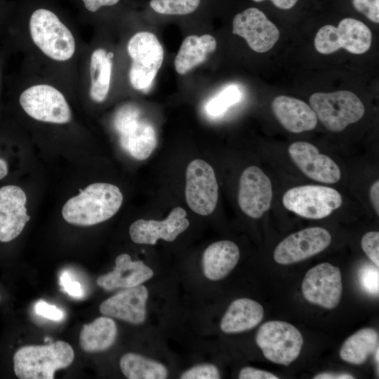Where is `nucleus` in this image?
I'll return each mask as SVG.
<instances>
[{
    "mask_svg": "<svg viewBox=\"0 0 379 379\" xmlns=\"http://www.w3.org/2000/svg\"><path fill=\"white\" fill-rule=\"evenodd\" d=\"M147 298V288L140 284L107 298L101 303L99 310L105 316L140 324L145 320Z\"/></svg>",
    "mask_w": 379,
    "mask_h": 379,
    "instance_id": "nucleus-19",
    "label": "nucleus"
},
{
    "mask_svg": "<svg viewBox=\"0 0 379 379\" xmlns=\"http://www.w3.org/2000/svg\"><path fill=\"white\" fill-rule=\"evenodd\" d=\"M154 275L152 270L142 261H132L126 253L118 255L114 270L98 277L97 284L105 291L128 288L142 284Z\"/></svg>",
    "mask_w": 379,
    "mask_h": 379,
    "instance_id": "nucleus-21",
    "label": "nucleus"
},
{
    "mask_svg": "<svg viewBox=\"0 0 379 379\" xmlns=\"http://www.w3.org/2000/svg\"><path fill=\"white\" fill-rule=\"evenodd\" d=\"M359 283L361 288L367 293L378 295L379 292L378 267L364 265L358 271Z\"/></svg>",
    "mask_w": 379,
    "mask_h": 379,
    "instance_id": "nucleus-31",
    "label": "nucleus"
},
{
    "mask_svg": "<svg viewBox=\"0 0 379 379\" xmlns=\"http://www.w3.org/2000/svg\"><path fill=\"white\" fill-rule=\"evenodd\" d=\"M217 47L213 36L192 34L182 41L174 60V67L180 75H185L204 62Z\"/></svg>",
    "mask_w": 379,
    "mask_h": 379,
    "instance_id": "nucleus-25",
    "label": "nucleus"
},
{
    "mask_svg": "<svg viewBox=\"0 0 379 379\" xmlns=\"http://www.w3.org/2000/svg\"><path fill=\"white\" fill-rule=\"evenodd\" d=\"M127 59L126 79L131 88L145 90L151 85L162 66L164 52L157 36L137 31L124 40L121 47Z\"/></svg>",
    "mask_w": 379,
    "mask_h": 379,
    "instance_id": "nucleus-4",
    "label": "nucleus"
},
{
    "mask_svg": "<svg viewBox=\"0 0 379 379\" xmlns=\"http://www.w3.org/2000/svg\"><path fill=\"white\" fill-rule=\"evenodd\" d=\"M314 379H353L354 377L349 373H322L316 375Z\"/></svg>",
    "mask_w": 379,
    "mask_h": 379,
    "instance_id": "nucleus-39",
    "label": "nucleus"
},
{
    "mask_svg": "<svg viewBox=\"0 0 379 379\" xmlns=\"http://www.w3.org/2000/svg\"><path fill=\"white\" fill-rule=\"evenodd\" d=\"M317 119L329 131L340 132L359 121L365 113L360 99L349 91L314 93L309 100Z\"/></svg>",
    "mask_w": 379,
    "mask_h": 379,
    "instance_id": "nucleus-7",
    "label": "nucleus"
},
{
    "mask_svg": "<svg viewBox=\"0 0 379 379\" xmlns=\"http://www.w3.org/2000/svg\"><path fill=\"white\" fill-rule=\"evenodd\" d=\"M343 203L335 189L322 185H301L288 190L283 196L284 206L308 219H321L331 215Z\"/></svg>",
    "mask_w": 379,
    "mask_h": 379,
    "instance_id": "nucleus-10",
    "label": "nucleus"
},
{
    "mask_svg": "<svg viewBox=\"0 0 379 379\" xmlns=\"http://www.w3.org/2000/svg\"><path fill=\"white\" fill-rule=\"evenodd\" d=\"M26 202V194L20 187L10 185L0 188V241L15 239L30 220Z\"/></svg>",
    "mask_w": 379,
    "mask_h": 379,
    "instance_id": "nucleus-18",
    "label": "nucleus"
},
{
    "mask_svg": "<svg viewBox=\"0 0 379 379\" xmlns=\"http://www.w3.org/2000/svg\"><path fill=\"white\" fill-rule=\"evenodd\" d=\"M264 310L258 302L247 298L234 300L220 321V327L225 333H237L255 327L262 320Z\"/></svg>",
    "mask_w": 379,
    "mask_h": 379,
    "instance_id": "nucleus-24",
    "label": "nucleus"
},
{
    "mask_svg": "<svg viewBox=\"0 0 379 379\" xmlns=\"http://www.w3.org/2000/svg\"><path fill=\"white\" fill-rule=\"evenodd\" d=\"M113 126L121 147L136 159H147L157 147L154 128L142 118L140 109L133 103H126L116 111Z\"/></svg>",
    "mask_w": 379,
    "mask_h": 379,
    "instance_id": "nucleus-6",
    "label": "nucleus"
},
{
    "mask_svg": "<svg viewBox=\"0 0 379 379\" xmlns=\"http://www.w3.org/2000/svg\"><path fill=\"white\" fill-rule=\"evenodd\" d=\"M331 242V236L326 229L305 228L282 240L274 251V259L281 265L298 262L321 252Z\"/></svg>",
    "mask_w": 379,
    "mask_h": 379,
    "instance_id": "nucleus-14",
    "label": "nucleus"
},
{
    "mask_svg": "<svg viewBox=\"0 0 379 379\" xmlns=\"http://www.w3.org/2000/svg\"><path fill=\"white\" fill-rule=\"evenodd\" d=\"M255 2H261L265 0H252ZM272 3L278 8L288 10L293 8L298 0H270Z\"/></svg>",
    "mask_w": 379,
    "mask_h": 379,
    "instance_id": "nucleus-40",
    "label": "nucleus"
},
{
    "mask_svg": "<svg viewBox=\"0 0 379 379\" xmlns=\"http://www.w3.org/2000/svg\"><path fill=\"white\" fill-rule=\"evenodd\" d=\"M232 33L244 38L257 53L270 50L280 36L277 27L255 7L247 8L234 16Z\"/></svg>",
    "mask_w": 379,
    "mask_h": 379,
    "instance_id": "nucleus-13",
    "label": "nucleus"
},
{
    "mask_svg": "<svg viewBox=\"0 0 379 379\" xmlns=\"http://www.w3.org/2000/svg\"><path fill=\"white\" fill-rule=\"evenodd\" d=\"M353 7L374 23L379 22V0H352Z\"/></svg>",
    "mask_w": 379,
    "mask_h": 379,
    "instance_id": "nucleus-34",
    "label": "nucleus"
},
{
    "mask_svg": "<svg viewBox=\"0 0 379 379\" xmlns=\"http://www.w3.org/2000/svg\"><path fill=\"white\" fill-rule=\"evenodd\" d=\"M372 41L371 29L364 22L352 18L341 20L338 25H326L316 34L314 44L321 54H331L344 48L353 54L368 51Z\"/></svg>",
    "mask_w": 379,
    "mask_h": 379,
    "instance_id": "nucleus-8",
    "label": "nucleus"
},
{
    "mask_svg": "<svg viewBox=\"0 0 379 379\" xmlns=\"http://www.w3.org/2000/svg\"><path fill=\"white\" fill-rule=\"evenodd\" d=\"M34 311L37 315L51 321H59L65 317V313L62 310L44 300H39L36 302Z\"/></svg>",
    "mask_w": 379,
    "mask_h": 379,
    "instance_id": "nucleus-36",
    "label": "nucleus"
},
{
    "mask_svg": "<svg viewBox=\"0 0 379 379\" xmlns=\"http://www.w3.org/2000/svg\"><path fill=\"white\" fill-rule=\"evenodd\" d=\"M304 298L314 305L326 309L338 306L342 296L340 270L328 262H323L309 270L302 283Z\"/></svg>",
    "mask_w": 379,
    "mask_h": 379,
    "instance_id": "nucleus-12",
    "label": "nucleus"
},
{
    "mask_svg": "<svg viewBox=\"0 0 379 379\" xmlns=\"http://www.w3.org/2000/svg\"><path fill=\"white\" fill-rule=\"evenodd\" d=\"M9 34L24 55L22 69L48 77L77 95L78 65L86 42L57 0H21Z\"/></svg>",
    "mask_w": 379,
    "mask_h": 379,
    "instance_id": "nucleus-1",
    "label": "nucleus"
},
{
    "mask_svg": "<svg viewBox=\"0 0 379 379\" xmlns=\"http://www.w3.org/2000/svg\"><path fill=\"white\" fill-rule=\"evenodd\" d=\"M255 341L266 359L284 366L298 357L303 345L302 335L298 328L281 321L262 324L256 333Z\"/></svg>",
    "mask_w": 379,
    "mask_h": 379,
    "instance_id": "nucleus-9",
    "label": "nucleus"
},
{
    "mask_svg": "<svg viewBox=\"0 0 379 379\" xmlns=\"http://www.w3.org/2000/svg\"><path fill=\"white\" fill-rule=\"evenodd\" d=\"M185 199L197 214L208 215L215 210L218 199V185L215 172L206 161L195 159L186 170Z\"/></svg>",
    "mask_w": 379,
    "mask_h": 379,
    "instance_id": "nucleus-11",
    "label": "nucleus"
},
{
    "mask_svg": "<svg viewBox=\"0 0 379 379\" xmlns=\"http://www.w3.org/2000/svg\"><path fill=\"white\" fill-rule=\"evenodd\" d=\"M208 4V0H149L147 8L166 17H185L196 14Z\"/></svg>",
    "mask_w": 379,
    "mask_h": 379,
    "instance_id": "nucleus-29",
    "label": "nucleus"
},
{
    "mask_svg": "<svg viewBox=\"0 0 379 379\" xmlns=\"http://www.w3.org/2000/svg\"><path fill=\"white\" fill-rule=\"evenodd\" d=\"M123 195L110 183L96 182L87 186L63 206L62 214L69 223L91 226L112 218L120 208Z\"/></svg>",
    "mask_w": 379,
    "mask_h": 379,
    "instance_id": "nucleus-3",
    "label": "nucleus"
},
{
    "mask_svg": "<svg viewBox=\"0 0 379 379\" xmlns=\"http://www.w3.org/2000/svg\"><path fill=\"white\" fill-rule=\"evenodd\" d=\"M370 199L377 213L379 215V180H376L370 189Z\"/></svg>",
    "mask_w": 379,
    "mask_h": 379,
    "instance_id": "nucleus-38",
    "label": "nucleus"
},
{
    "mask_svg": "<svg viewBox=\"0 0 379 379\" xmlns=\"http://www.w3.org/2000/svg\"><path fill=\"white\" fill-rule=\"evenodd\" d=\"M59 284L62 289L69 295L74 298H81L84 295V291L81 284L72 279L70 273L64 270L59 277Z\"/></svg>",
    "mask_w": 379,
    "mask_h": 379,
    "instance_id": "nucleus-35",
    "label": "nucleus"
},
{
    "mask_svg": "<svg viewBox=\"0 0 379 379\" xmlns=\"http://www.w3.org/2000/svg\"><path fill=\"white\" fill-rule=\"evenodd\" d=\"M1 80H2V74H1V64H0V88L1 86Z\"/></svg>",
    "mask_w": 379,
    "mask_h": 379,
    "instance_id": "nucleus-43",
    "label": "nucleus"
},
{
    "mask_svg": "<svg viewBox=\"0 0 379 379\" xmlns=\"http://www.w3.org/2000/svg\"><path fill=\"white\" fill-rule=\"evenodd\" d=\"M117 335L115 321L109 317H100L83 326L79 335V343L85 352H102L112 346Z\"/></svg>",
    "mask_w": 379,
    "mask_h": 379,
    "instance_id": "nucleus-26",
    "label": "nucleus"
},
{
    "mask_svg": "<svg viewBox=\"0 0 379 379\" xmlns=\"http://www.w3.org/2000/svg\"><path fill=\"white\" fill-rule=\"evenodd\" d=\"M378 332L371 328H362L350 336L343 344L340 358L350 364L361 365L378 348Z\"/></svg>",
    "mask_w": 379,
    "mask_h": 379,
    "instance_id": "nucleus-27",
    "label": "nucleus"
},
{
    "mask_svg": "<svg viewBox=\"0 0 379 379\" xmlns=\"http://www.w3.org/2000/svg\"><path fill=\"white\" fill-rule=\"evenodd\" d=\"M74 359L72 346L65 341L27 345L14 354L13 368L20 379H53L56 371L69 366Z\"/></svg>",
    "mask_w": 379,
    "mask_h": 379,
    "instance_id": "nucleus-5",
    "label": "nucleus"
},
{
    "mask_svg": "<svg viewBox=\"0 0 379 379\" xmlns=\"http://www.w3.org/2000/svg\"><path fill=\"white\" fill-rule=\"evenodd\" d=\"M187 213L181 207H175L164 220L139 219L129 227L131 240L140 244H155L159 239L173 241L190 225Z\"/></svg>",
    "mask_w": 379,
    "mask_h": 379,
    "instance_id": "nucleus-16",
    "label": "nucleus"
},
{
    "mask_svg": "<svg viewBox=\"0 0 379 379\" xmlns=\"http://www.w3.org/2000/svg\"><path fill=\"white\" fill-rule=\"evenodd\" d=\"M239 379H278L273 373L253 367L243 368L239 374Z\"/></svg>",
    "mask_w": 379,
    "mask_h": 379,
    "instance_id": "nucleus-37",
    "label": "nucleus"
},
{
    "mask_svg": "<svg viewBox=\"0 0 379 379\" xmlns=\"http://www.w3.org/2000/svg\"><path fill=\"white\" fill-rule=\"evenodd\" d=\"M272 198L268 176L257 166L246 168L239 180L238 203L241 211L252 218H260L270 208Z\"/></svg>",
    "mask_w": 379,
    "mask_h": 379,
    "instance_id": "nucleus-15",
    "label": "nucleus"
},
{
    "mask_svg": "<svg viewBox=\"0 0 379 379\" xmlns=\"http://www.w3.org/2000/svg\"><path fill=\"white\" fill-rule=\"evenodd\" d=\"M220 373L213 364H200L194 366L185 371L181 379H218Z\"/></svg>",
    "mask_w": 379,
    "mask_h": 379,
    "instance_id": "nucleus-32",
    "label": "nucleus"
},
{
    "mask_svg": "<svg viewBox=\"0 0 379 379\" xmlns=\"http://www.w3.org/2000/svg\"><path fill=\"white\" fill-rule=\"evenodd\" d=\"M288 153L296 166L308 178L317 182L333 184L339 181L341 172L329 157L319 154L312 144L298 141L288 147Z\"/></svg>",
    "mask_w": 379,
    "mask_h": 379,
    "instance_id": "nucleus-17",
    "label": "nucleus"
},
{
    "mask_svg": "<svg viewBox=\"0 0 379 379\" xmlns=\"http://www.w3.org/2000/svg\"><path fill=\"white\" fill-rule=\"evenodd\" d=\"M108 29H95L79 61L77 95L86 105H101L108 100L119 71V51L109 40Z\"/></svg>",
    "mask_w": 379,
    "mask_h": 379,
    "instance_id": "nucleus-2",
    "label": "nucleus"
},
{
    "mask_svg": "<svg viewBox=\"0 0 379 379\" xmlns=\"http://www.w3.org/2000/svg\"><path fill=\"white\" fill-rule=\"evenodd\" d=\"M273 113L287 131L300 133L313 130L317 117L312 108L304 101L286 95H279L272 102Z\"/></svg>",
    "mask_w": 379,
    "mask_h": 379,
    "instance_id": "nucleus-20",
    "label": "nucleus"
},
{
    "mask_svg": "<svg viewBox=\"0 0 379 379\" xmlns=\"http://www.w3.org/2000/svg\"><path fill=\"white\" fill-rule=\"evenodd\" d=\"M119 366L122 373L128 379H164L168 376L164 365L135 353L124 354Z\"/></svg>",
    "mask_w": 379,
    "mask_h": 379,
    "instance_id": "nucleus-28",
    "label": "nucleus"
},
{
    "mask_svg": "<svg viewBox=\"0 0 379 379\" xmlns=\"http://www.w3.org/2000/svg\"><path fill=\"white\" fill-rule=\"evenodd\" d=\"M375 354V361L377 362V364H378L379 363V359H378V356H379V347L375 350V352H374Z\"/></svg>",
    "mask_w": 379,
    "mask_h": 379,
    "instance_id": "nucleus-42",
    "label": "nucleus"
},
{
    "mask_svg": "<svg viewBox=\"0 0 379 379\" xmlns=\"http://www.w3.org/2000/svg\"><path fill=\"white\" fill-rule=\"evenodd\" d=\"M8 172V169L6 161L4 159L0 158V180L6 177Z\"/></svg>",
    "mask_w": 379,
    "mask_h": 379,
    "instance_id": "nucleus-41",
    "label": "nucleus"
},
{
    "mask_svg": "<svg viewBox=\"0 0 379 379\" xmlns=\"http://www.w3.org/2000/svg\"><path fill=\"white\" fill-rule=\"evenodd\" d=\"M78 11L79 21L95 29L117 25L122 14L129 8L124 0H69Z\"/></svg>",
    "mask_w": 379,
    "mask_h": 379,
    "instance_id": "nucleus-22",
    "label": "nucleus"
},
{
    "mask_svg": "<svg viewBox=\"0 0 379 379\" xmlns=\"http://www.w3.org/2000/svg\"><path fill=\"white\" fill-rule=\"evenodd\" d=\"M240 99L239 89L236 86H229L207 103L206 112L212 117L221 115L227 108L238 102Z\"/></svg>",
    "mask_w": 379,
    "mask_h": 379,
    "instance_id": "nucleus-30",
    "label": "nucleus"
},
{
    "mask_svg": "<svg viewBox=\"0 0 379 379\" xmlns=\"http://www.w3.org/2000/svg\"><path fill=\"white\" fill-rule=\"evenodd\" d=\"M361 248L368 258L379 266V232L376 231L366 233L361 241Z\"/></svg>",
    "mask_w": 379,
    "mask_h": 379,
    "instance_id": "nucleus-33",
    "label": "nucleus"
},
{
    "mask_svg": "<svg viewBox=\"0 0 379 379\" xmlns=\"http://www.w3.org/2000/svg\"><path fill=\"white\" fill-rule=\"evenodd\" d=\"M239 257V247L232 241L221 240L211 244L202 256L204 276L211 281L223 279L235 267Z\"/></svg>",
    "mask_w": 379,
    "mask_h": 379,
    "instance_id": "nucleus-23",
    "label": "nucleus"
}]
</instances>
